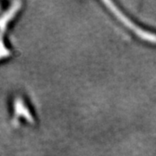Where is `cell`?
Returning <instances> with one entry per match:
<instances>
[{"label": "cell", "mask_w": 156, "mask_h": 156, "mask_svg": "<svg viewBox=\"0 0 156 156\" xmlns=\"http://www.w3.org/2000/svg\"><path fill=\"white\" fill-rule=\"evenodd\" d=\"M107 6L108 8L110 10V11L114 13V15H115V17L121 21L122 22V23H124L128 28H129L133 32H134L135 35H137L139 37H140L141 39L145 40V41H147L149 43H153V44H156V35L154 33H151L150 31H147V30H144L142 29L139 27L138 25H136L134 23H133L129 18H128V17L122 13V11H120L116 6L112 2L110 1H104L103 2Z\"/></svg>", "instance_id": "obj_1"}, {"label": "cell", "mask_w": 156, "mask_h": 156, "mask_svg": "<svg viewBox=\"0 0 156 156\" xmlns=\"http://www.w3.org/2000/svg\"><path fill=\"white\" fill-rule=\"evenodd\" d=\"M14 107H15V113H16V116H19L22 115L23 116H24L29 122H32V116L30 115V114L29 113L28 109L25 108L23 105L22 100L20 99H16L14 102Z\"/></svg>", "instance_id": "obj_2"}]
</instances>
